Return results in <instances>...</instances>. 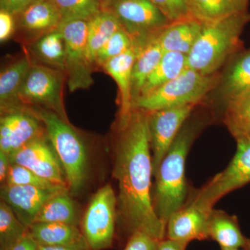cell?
Listing matches in <instances>:
<instances>
[{"label":"cell","instance_id":"15","mask_svg":"<svg viewBox=\"0 0 250 250\" xmlns=\"http://www.w3.org/2000/svg\"><path fill=\"white\" fill-rule=\"evenodd\" d=\"M211 210L187 201L169 218L166 225L165 238L187 244L195 240L210 239L208 218Z\"/></svg>","mask_w":250,"mask_h":250},{"label":"cell","instance_id":"36","mask_svg":"<svg viewBox=\"0 0 250 250\" xmlns=\"http://www.w3.org/2000/svg\"><path fill=\"white\" fill-rule=\"evenodd\" d=\"M16 16L7 11L0 10V41L4 42L12 37L16 32Z\"/></svg>","mask_w":250,"mask_h":250},{"label":"cell","instance_id":"37","mask_svg":"<svg viewBox=\"0 0 250 250\" xmlns=\"http://www.w3.org/2000/svg\"><path fill=\"white\" fill-rule=\"evenodd\" d=\"M36 0H0V10L18 16Z\"/></svg>","mask_w":250,"mask_h":250},{"label":"cell","instance_id":"31","mask_svg":"<svg viewBox=\"0 0 250 250\" xmlns=\"http://www.w3.org/2000/svg\"><path fill=\"white\" fill-rule=\"evenodd\" d=\"M65 21H90L103 10L101 0H51Z\"/></svg>","mask_w":250,"mask_h":250},{"label":"cell","instance_id":"2","mask_svg":"<svg viewBox=\"0 0 250 250\" xmlns=\"http://www.w3.org/2000/svg\"><path fill=\"white\" fill-rule=\"evenodd\" d=\"M201 127L199 121L186 122L154 176L153 207L166 227L171 215L185 205L188 197L185 177L186 160Z\"/></svg>","mask_w":250,"mask_h":250},{"label":"cell","instance_id":"9","mask_svg":"<svg viewBox=\"0 0 250 250\" xmlns=\"http://www.w3.org/2000/svg\"><path fill=\"white\" fill-rule=\"evenodd\" d=\"M65 73L33 62L18 94L19 103L45 106L66 120L62 98Z\"/></svg>","mask_w":250,"mask_h":250},{"label":"cell","instance_id":"27","mask_svg":"<svg viewBox=\"0 0 250 250\" xmlns=\"http://www.w3.org/2000/svg\"><path fill=\"white\" fill-rule=\"evenodd\" d=\"M29 45L31 54L41 64L65 73V41L59 29L41 36Z\"/></svg>","mask_w":250,"mask_h":250},{"label":"cell","instance_id":"43","mask_svg":"<svg viewBox=\"0 0 250 250\" xmlns=\"http://www.w3.org/2000/svg\"><path fill=\"white\" fill-rule=\"evenodd\" d=\"M250 250L246 249H231V250Z\"/></svg>","mask_w":250,"mask_h":250},{"label":"cell","instance_id":"16","mask_svg":"<svg viewBox=\"0 0 250 250\" xmlns=\"http://www.w3.org/2000/svg\"><path fill=\"white\" fill-rule=\"evenodd\" d=\"M16 16L20 38L29 45L41 36L57 30L62 23L60 13L51 0H36Z\"/></svg>","mask_w":250,"mask_h":250},{"label":"cell","instance_id":"20","mask_svg":"<svg viewBox=\"0 0 250 250\" xmlns=\"http://www.w3.org/2000/svg\"><path fill=\"white\" fill-rule=\"evenodd\" d=\"M156 35L157 34L149 37L147 40L134 44L136 50V59L132 70L134 103L140 96L141 89L148 77L154 71L164 55V50L156 39Z\"/></svg>","mask_w":250,"mask_h":250},{"label":"cell","instance_id":"23","mask_svg":"<svg viewBox=\"0 0 250 250\" xmlns=\"http://www.w3.org/2000/svg\"><path fill=\"white\" fill-rule=\"evenodd\" d=\"M236 55L217 86L224 102L250 89V49Z\"/></svg>","mask_w":250,"mask_h":250},{"label":"cell","instance_id":"38","mask_svg":"<svg viewBox=\"0 0 250 250\" xmlns=\"http://www.w3.org/2000/svg\"><path fill=\"white\" fill-rule=\"evenodd\" d=\"M39 250H92L85 241L84 237L80 241L57 246H40Z\"/></svg>","mask_w":250,"mask_h":250},{"label":"cell","instance_id":"3","mask_svg":"<svg viewBox=\"0 0 250 250\" xmlns=\"http://www.w3.org/2000/svg\"><path fill=\"white\" fill-rule=\"evenodd\" d=\"M250 22L249 11L217 22L203 24L187 55V67L203 75L218 73L227 60L241 52V37Z\"/></svg>","mask_w":250,"mask_h":250},{"label":"cell","instance_id":"5","mask_svg":"<svg viewBox=\"0 0 250 250\" xmlns=\"http://www.w3.org/2000/svg\"><path fill=\"white\" fill-rule=\"evenodd\" d=\"M218 73L203 75L187 67L181 75L134 103V109L152 112L187 105H197L207 94L217 88Z\"/></svg>","mask_w":250,"mask_h":250},{"label":"cell","instance_id":"28","mask_svg":"<svg viewBox=\"0 0 250 250\" xmlns=\"http://www.w3.org/2000/svg\"><path fill=\"white\" fill-rule=\"evenodd\" d=\"M187 67L186 54L174 52H164L160 62L143 85L139 97L147 95L174 80Z\"/></svg>","mask_w":250,"mask_h":250},{"label":"cell","instance_id":"4","mask_svg":"<svg viewBox=\"0 0 250 250\" xmlns=\"http://www.w3.org/2000/svg\"><path fill=\"white\" fill-rule=\"evenodd\" d=\"M43 123L47 139L58 156L69 190L78 193L84 186L88 172V154L80 134L66 120L45 109H35Z\"/></svg>","mask_w":250,"mask_h":250},{"label":"cell","instance_id":"42","mask_svg":"<svg viewBox=\"0 0 250 250\" xmlns=\"http://www.w3.org/2000/svg\"><path fill=\"white\" fill-rule=\"evenodd\" d=\"M113 1H116V0H101L102 3H103V8L104 6L110 4V3L113 2Z\"/></svg>","mask_w":250,"mask_h":250},{"label":"cell","instance_id":"8","mask_svg":"<svg viewBox=\"0 0 250 250\" xmlns=\"http://www.w3.org/2000/svg\"><path fill=\"white\" fill-rule=\"evenodd\" d=\"M88 21L62 22L59 30L65 45V75L70 92L89 88L93 83V66L87 53Z\"/></svg>","mask_w":250,"mask_h":250},{"label":"cell","instance_id":"32","mask_svg":"<svg viewBox=\"0 0 250 250\" xmlns=\"http://www.w3.org/2000/svg\"><path fill=\"white\" fill-rule=\"evenodd\" d=\"M133 46L132 38L124 28H121L99 50L95 59V66L103 67L108 61L125 53Z\"/></svg>","mask_w":250,"mask_h":250},{"label":"cell","instance_id":"21","mask_svg":"<svg viewBox=\"0 0 250 250\" xmlns=\"http://www.w3.org/2000/svg\"><path fill=\"white\" fill-rule=\"evenodd\" d=\"M30 57L25 55L9 64L0 75V103L1 111L17 107L18 94L31 65Z\"/></svg>","mask_w":250,"mask_h":250},{"label":"cell","instance_id":"33","mask_svg":"<svg viewBox=\"0 0 250 250\" xmlns=\"http://www.w3.org/2000/svg\"><path fill=\"white\" fill-rule=\"evenodd\" d=\"M5 184L14 186H32V187L45 188H66L56 185V184L39 177V175L29 170L27 167L17 165V164H11Z\"/></svg>","mask_w":250,"mask_h":250},{"label":"cell","instance_id":"17","mask_svg":"<svg viewBox=\"0 0 250 250\" xmlns=\"http://www.w3.org/2000/svg\"><path fill=\"white\" fill-rule=\"evenodd\" d=\"M135 59L136 50L134 45L127 52L111 59L103 66V70L116 82L119 90V131L129 124L135 110L132 94V70Z\"/></svg>","mask_w":250,"mask_h":250},{"label":"cell","instance_id":"10","mask_svg":"<svg viewBox=\"0 0 250 250\" xmlns=\"http://www.w3.org/2000/svg\"><path fill=\"white\" fill-rule=\"evenodd\" d=\"M103 9L118 18L134 43L147 40L172 22L149 0H116Z\"/></svg>","mask_w":250,"mask_h":250},{"label":"cell","instance_id":"18","mask_svg":"<svg viewBox=\"0 0 250 250\" xmlns=\"http://www.w3.org/2000/svg\"><path fill=\"white\" fill-rule=\"evenodd\" d=\"M208 234L221 250H250V239L242 233L238 218L223 210L213 208L210 211Z\"/></svg>","mask_w":250,"mask_h":250},{"label":"cell","instance_id":"1","mask_svg":"<svg viewBox=\"0 0 250 250\" xmlns=\"http://www.w3.org/2000/svg\"><path fill=\"white\" fill-rule=\"evenodd\" d=\"M120 132L113 174L118 181L117 200L121 220L130 236L140 231L162 241L166 238V227L153 207L147 112L135 109L129 124Z\"/></svg>","mask_w":250,"mask_h":250},{"label":"cell","instance_id":"24","mask_svg":"<svg viewBox=\"0 0 250 250\" xmlns=\"http://www.w3.org/2000/svg\"><path fill=\"white\" fill-rule=\"evenodd\" d=\"M223 120L236 141L250 140V89L225 102Z\"/></svg>","mask_w":250,"mask_h":250},{"label":"cell","instance_id":"25","mask_svg":"<svg viewBox=\"0 0 250 250\" xmlns=\"http://www.w3.org/2000/svg\"><path fill=\"white\" fill-rule=\"evenodd\" d=\"M123 28L121 22L111 12L103 9L88 21L87 32V53L93 67L97 54L117 31Z\"/></svg>","mask_w":250,"mask_h":250},{"label":"cell","instance_id":"7","mask_svg":"<svg viewBox=\"0 0 250 250\" xmlns=\"http://www.w3.org/2000/svg\"><path fill=\"white\" fill-rule=\"evenodd\" d=\"M118 200L110 184L102 187L92 198L82 220V234L92 250L112 246L116 230Z\"/></svg>","mask_w":250,"mask_h":250},{"label":"cell","instance_id":"29","mask_svg":"<svg viewBox=\"0 0 250 250\" xmlns=\"http://www.w3.org/2000/svg\"><path fill=\"white\" fill-rule=\"evenodd\" d=\"M68 191L62 190L49 200L34 223H62L77 226L79 216L76 206Z\"/></svg>","mask_w":250,"mask_h":250},{"label":"cell","instance_id":"19","mask_svg":"<svg viewBox=\"0 0 250 250\" xmlns=\"http://www.w3.org/2000/svg\"><path fill=\"white\" fill-rule=\"evenodd\" d=\"M203 24L194 18L172 22L156 35L164 52L188 55L201 32Z\"/></svg>","mask_w":250,"mask_h":250},{"label":"cell","instance_id":"40","mask_svg":"<svg viewBox=\"0 0 250 250\" xmlns=\"http://www.w3.org/2000/svg\"><path fill=\"white\" fill-rule=\"evenodd\" d=\"M188 245L182 242L173 241V240L164 238L159 241L157 250H186Z\"/></svg>","mask_w":250,"mask_h":250},{"label":"cell","instance_id":"26","mask_svg":"<svg viewBox=\"0 0 250 250\" xmlns=\"http://www.w3.org/2000/svg\"><path fill=\"white\" fill-rule=\"evenodd\" d=\"M28 233L40 246H57L70 244L83 238L75 225L55 223H34Z\"/></svg>","mask_w":250,"mask_h":250},{"label":"cell","instance_id":"34","mask_svg":"<svg viewBox=\"0 0 250 250\" xmlns=\"http://www.w3.org/2000/svg\"><path fill=\"white\" fill-rule=\"evenodd\" d=\"M157 6L171 22L193 18L190 14L188 0H149Z\"/></svg>","mask_w":250,"mask_h":250},{"label":"cell","instance_id":"41","mask_svg":"<svg viewBox=\"0 0 250 250\" xmlns=\"http://www.w3.org/2000/svg\"><path fill=\"white\" fill-rule=\"evenodd\" d=\"M10 166H11V162H10L9 156L4 152H0V182L1 186L6 183Z\"/></svg>","mask_w":250,"mask_h":250},{"label":"cell","instance_id":"22","mask_svg":"<svg viewBox=\"0 0 250 250\" xmlns=\"http://www.w3.org/2000/svg\"><path fill=\"white\" fill-rule=\"evenodd\" d=\"M190 14L202 24L248 12L250 0H188Z\"/></svg>","mask_w":250,"mask_h":250},{"label":"cell","instance_id":"39","mask_svg":"<svg viewBox=\"0 0 250 250\" xmlns=\"http://www.w3.org/2000/svg\"><path fill=\"white\" fill-rule=\"evenodd\" d=\"M6 250H39V246L27 233L22 240Z\"/></svg>","mask_w":250,"mask_h":250},{"label":"cell","instance_id":"11","mask_svg":"<svg viewBox=\"0 0 250 250\" xmlns=\"http://www.w3.org/2000/svg\"><path fill=\"white\" fill-rule=\"evenodd\" d=\"M196 106L190 104L147 112L153 177L155 176L161 161Z\"/></svg>","mask_w":250,"mask_h":250},{"label":"cell","instance_id":"35","mask_svg":"<svg viewBox=\"0 0 250 250\" xmlns=\"http://www.w3.org/2000/svg\"><path fill=\"white\" fill-rule=\"evenodd\" d=\"M159 243L147 233L138 231L130 236L124 250H157Z\"/></svg>","mask_w":250,"mask_h":250},{"label":"cell","instance_id":"12","mask_svg":"<svg viewBox=\"0 0 250 250\" xmlns=\"http://www.w3.org/2000/svg\"><path fill=\"white\" fill-rule=\"evenodd\" d=\"M9 157L11 164L27 167L39 177L68 188L62 164L47 134L33 140Z\"/></svg>","mask_w":250,"mask_h":250},{"label":"cell","instance_id":"6","mask_svg":"<svg viewBox=\"0 0 250 250\" xmlns=\"http://www.w3.org/2000/svg\"><path fill=\"white\" fill-rule=\"evenodd\" d=\"M236 152L228 167L193 194L188 201L207 210L227 194L250 183V140L236 141Z\"/></svg>","mask_w":250,"mask_h":250},{"label":"cell","instance_id":"30","mask_svg":"<svg viewBox=\"0 0 250 250\" xmlns=\"http://www.w3.org/2000/svg\"><path fill=\"white\" fill-rule=\"evenodd\" d=\"M27 228L17 218L9 206L0 203V250H6L22 240Z\"/></svg>","mask_w":250,"mask_h":250},{"label":"cell","instance_id":"14","mask_svg":"<svg viewBox=\"0 0 250 250\" xmlns=\"http://www.w3.org/2000/svg\"><path fill=\"white\" fill-rule=\"evenodd\" d=\"M66 188H45L32 186L4 184L1 187V201L11 207L17 218L27 229L34 223L44 205Z\"/></svg>","mask_w":250,"mask_h":250},{"label":"cell","instance_id":"13","mask_svg":"<svg viewBox=\"0 0 250 250\" xmlns=\"http://www.w3.org/2000/svg\"><path fill=\"white\" fill-rule=\"evenodd\" d=\"M45 135L43 123L34 111L19 106L5 110L0 119V152L11 155Z\"/></svg>","mask_w":250,"mask_h":250}]
</instances>
